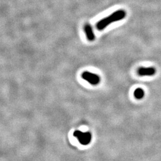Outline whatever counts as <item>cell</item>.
Here are the masks:
<instances>
[{
	"label": "cell",
	"instance_id": "obj_2",
	"mask_svg": "<svg viewBox=\"0 0 161 161\" xmlns=\"http://www.w3.org/2000/svg\"><path fill=\"white\" fill-rule=\"evenodd\" d=\"M74 136L78 140L80 144L85 146L90 144L92 139V135L90 132H83L76 130L74 132Z\"/></svg>",
	"mask_w": 161,
	"mask_h": 161
},
{
	"label": "cell",
	"instance_id": "obj_3",
	"mask_svg": "<svg viewBox=\"0 0 161 161\" xmlns=\"http://www.w3.org/2000/svg\"><path fill=\"white\" fill-rule=\"evenodd\" d=\"M82 77L84 80L88 82L92 86H96L100 82V78L98 75L90 72H84L82 74Z\"/></svg>",
	"mask_w": 161,
	"mask_h": 161
},
{
	"label": "cell",
	"instance_id": "obj_5",
	"mask_svg": "<svg viewBox=\"0 0 161 161\" xmlns=\"http://www.w3.org/2000/svg\"><path fill=\"white\" fill-rule=\"evenodd\" d=\"M84 29V32L86 35L87 40L90 41H93L96 38V36H95V35L93 32L92 26L89 23H86L85 25Z\"/></svg>",
	"mask_w": 161,
	"mask_h": 161
},
{
	"label": "cell",
	"instance_id": "obj_1",
	"mask_svg": "<svg viewBox=\"0 0 161 161\" xmlns=\"http://www.w3.org/2000/svg\"><path fill=\"white\" fill-rule=\"evenodd\" d=\"M127 16V13L124 10H118L114 12L112 14L107 16L98 22L96 27L98 31H102L105 29L111 23L120 21L125 19Z\"/></svg>",
	"mask_w": 161,
	"mask_h": 161
},
{
	"label": "cell",
	"instance_id": "obj_4",
	"mask_svg": "<svg viewBox=\"0 0 161 161\" xmlns=\"http://www.w3.org/2000/svg\"><path fill=\"white\" fill-rule=\"evenodd\" d=\"M156 70L155 68H140L138 69L137 73L140 76H152L155 75Z\"/></svg>",
	"mask_w": 161,
	"mask_h": 161
},
{
	"label": "cell",
	"instance_id": "obj_6",
	"mask_svg": "<svg viewBox=\"0 0 161 161\" xmlns=\"http://www.w3.org/2000/svg\"><path fill=\"white\" fill-rule=\"evenodd\" d=\"M134 96L137 99L140 100L144 97V90L140 88H138L136 89L134 92Z\"/></svg>",
	"mask_w": 161,
	"mask_h": 161
}]
</instances>
